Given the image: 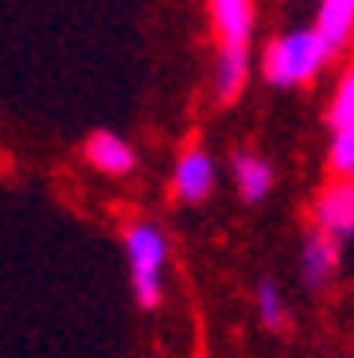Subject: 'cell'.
Returning <instances> with one entry per match:
<instances>
[{
    "label": "cell",
    "instance_id": "6da1fadb",
    "mask_svg": "<svg viewBox=\"0 0 354 358\" xmlns=\"http://www.w3.org/2000/svg\"><path fill=\"white\" fill-rule=\"evenodd\" d=\"M331 59V51L323 47V39L316 36V27H296L284 31L261 55V74L269 86H304L308 78H316L323 71V63Z\"/></svg>",
    "mask_w": 354,
    "mask_h": 358
},
{
    "label": "cell",
    "instance_id": "7a4b0ae2",
    "mask_svg": "<svg viewBox=\"0 0 354 358\" xmlns=\"http://www.w3.org/2000/svg\"><path fill=\"white\" fill-rule=\"evenodd\" d=\"M125 257L141 308H156L164 292V265H168V238L156 222H133L125 230Z\"/></svg>",
    "mask_w": 354,
    "mask_h": 358
},
{
    "label": "cell",
    "instance_id": "3957f363",
    "mask_svg": "<svg viewBox=\"0 0 354 358\" xmlns=\"http://www.w3.org/2000/svg\"><path fill=\"white\" fill-rule=\"evenodd\" d=\"M316 230L343 242L354 234V179H331L327 187L319 191L316 206H311Z\"/></svg>",
    "mask_w": 354,
    "mask_h": 358
},
{
    "label": "cell",
    "instance_id": "277c9868",
    "mask_svg": "<svg viewBox=\"0 0 354 358\" xmlns=\"http://www.w3.org/2000/svg\"><path fill=\"white\" fill-rule=\"evenodd\" d=\"M214 179H218L214 156L206 148H199V144H191V148L179 152L176 168H171V191H176L179 203H203L214 191Z\"/></svg>",
    "mask_w": 354,
    "mask_h": 358
},
{
    "label": "cell",
    "instance_id": "5b68a950",
    "mask_svg": "<svg viewBox=\"0 0 354 358\" xmlns=\"http://www.w3.org/2000/svg\"><path fill=\"white\" fill-rule=\"evenodd\" d=\"M218 51H249L253 36V0H206Z\"/></svg>",
    "mask_w": 354,
    "mask_h": 358
},
{
    "label": "cell",
    "instance_id": "8992f818",
    "mask_svg": "<svg viewBox=\"0 0 354 358\" xmlns=\"http://www.w3.org/2000/svg\"><path fill=\"white\" fill-rule=\"evenodd\" d=\"M82 156H86V164L90 168H98L101 176H129V171L136 168L133 144L125 141V136L109 133V129L90 133L86 144H82Z\"/></svg>",
    "mask_w": 354,
    "mask_h": 358
},
{
    "label": "cell",
    "instance_id": "52a82bcc",
    "mask_svg": "<svg viewBox=\"0 0 354 358\" xmlns=\"http://www.w3.org/2000/svg\"><path fill=\"white\" fill-rule=\"evenodd\" d=\"M339 273V242L327 234L311 230L300 250V280L308 288H323Z\"/></svg>",
    "mask_w": 354,
    "mask_h": 358
},
{
    "label": "cell",
    "instance_id": "ba28073f",
    "mask_svg": "<svg viewBox=\"0 0 354 358\" xmlns=\"http://www.w3.org/2000/svg\"><path fill=\"white\" fill-rule=\"evenodd\" d=\"M230 171H234V187L246 203H261V199L273 191V164L261 160L253 152H234L230 156Z\"/></svg>",
    "mask_w": 354,
    "mask_h": 358
},
{
    "label": "cell",
    "instance_id": "9c48e42d",
    "mask_svg": "<svg viewBox=\"0 0 354 358\" xmlns=\"http://www.w3.org/2000/svg\"><path fill=\"white\" fill-rule=\"evenodd\" d=\"M316 36L323 39V47H327L331 55L343 51L346 39L354 36V0H319Z\"/></svg>",
    "mask_w": 354,
    "mask_h": 358
},
{
    "label": "cell",
    "instance_id": "30bf717a",
    "mask_svg": "<svg viewBox=\"0 0 354 358\" xmlns=\"http://www.w3.org/2000/svg\"><path fill=\"white\" fill-rule=\"evenodd\" d=\"M249 82V51H218L214 59V98L226 106Z\"/></svg>",
    "mask_w": 354,
    "mask_h": 358
},
{
    "label": "cell",
    "instance_id": "8fae6325",
    "mask_svg": "<svg viewBox=\"0 0 354 358\" xmlns=\"http://www.w3.org/2000/svg\"><path fill=\"white\" fill-rule=\"evenodd\" d=\"M327 125H331V133H339V129H354V66L339 78L335 94H331Z\"/></svg>",
    "mask_w": 354,
    "mask_h": 358
},
{
    "label": "cell",
    "instance_id": "7c38bea8",
    "mask_svg": "<svg viewBox=\"0 0 354 358\" xmlns=\"http://www.w3.org/2000/svg\"><path fill=\"white\" fill-rule=\"evenodd\" d=\"M327 168H331V179H354V129L331 133Z\"/></svg>",
    "mask_w": 354,
    "mask_h": 358
},
{
    "label": "cell",
    "instance_id": "4fadbf2b",
    "mask_svg": "<svg viewBox=\"0 0 354 358\" xmlns=\"http://www.w3.org/2000/svg\"><path fill=\"white\" fill-rule=\"evenodd\" d=\"M257 315L265 323L269 331H281L284 323H288V308H284V296L273 280H261L257 285Z\"/></svg>",
    "mask_w": 354,
    "mask_h": 358
}]
</instances>
